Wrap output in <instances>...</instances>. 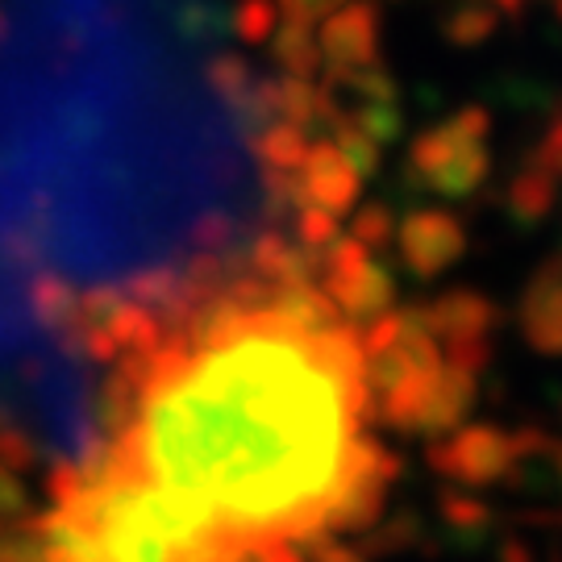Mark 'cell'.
Returning a JSON list of instances; mask_svg holds the SVG:
<instances>
[{
  "label": "cell",
  "instance_id": "4",
  "mask_svg": "<svg viewBox=\"0 0 562 562\" xmlns=\"http://www.w3.org/2000/svg\"><path fill=\"white\" fill-rule=\"evenodd\" d=\"M362 167L338 138H317L308 142L304 159L296 162V171L288 176V188L301 196L304 209H322L329 217H338L359 201Z\"/></svg>",
  "mask_w": 562,
  "mask_h": 562
},
{
  "label": "cell",
  "instance_id": "1",
  "mask_svg": "<svg viewBox=\"0 0 562 562\" xmlns=\"http://www.w3.org/2000/svg\"><path fill=\"white\" fill-rule=\"evenodd\" d=\"M375 413L362 329L276 271L125 362L97 454L150 492L183 562H322L383 501Z\"/></svg>",
  "mask_w": 562,
  "mask_h": 562
},
{
  "label": "cell",
  "instance_id": "5",
  "mask_svg": "<svg viewBox=\"0 0 562 562\" xmlns=\"http://www.w3.org/2000/svg\"><path fill=\"white\" fill-rule=\"evenodd\" d=\"M380 50V21L367 0H346L317 21V59L329 71H362Z\"/></svg>",
  "mask_w": 562,
  "mask_h": 562
},
{
  "label": "cell",
  "instance_id": "2",
  "mask_svg": "<svg viewBox=\"0 0 562 562\" xmlns=\"http://www.w3.org/2000/svg\"><path fill=\"white\" fill-rule=\"evenodd\" d=\"M487 117L480 109H462L413 146V176L442 196L471 192L487 176Z\"/></svg>",
  "mask_w": 562,
  "mask_h": 562
},
{
  "label": "cell",
  "instance_id": "6",
  "mask_svg": "<svg viewBox=\"0 0 562 562\" xmlns=\"http://www.w3.org/2000/svg\"><path fill=\"white\" fill-rule=\"evenodd\" d=\"M396 246H401L404 262L417 276H438L446 267H454L467 250V234L462 222L446 209H417L408 222L396 229Z\"/></svg>",
  "mask_w": 562,
  "mask_h": 562
},
{
  "label": "cell",
  "instance_id": "3",
  "mask_svg": "<svg viewBox=\"0 0 562 562\" xmlns=\"http://www.w3.org/2000/svg\"><path fill=\"white\" fill-rule=\"evenodd\" d=\"M313 288L325 296V304L346 317V322H367V317H383L387 301H392V280L383 271L371 246L355 238H334L322 255V271Z\"/></svg>",
  "mask_w": 562,
  "mask_h": 562
}]
</instances>
